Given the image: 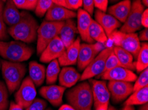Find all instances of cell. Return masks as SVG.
Here are the masks:
<instances>
[{
  "instance_id": "56",
  "label": "cell",
  "mask_w": 148,
  "mask_h": 110,
  "mask_svg": "<svg viewBox=\"0 0 148 110\" xmlns=\"http://www.w3.org/2000/svg\"><path fill=\"white\" fill-rule=\"evenodd\" d=\"M86 110H90V109H86Z\"/></svg>"
},
{
  "instance_id": "2",
  "label": "cell",
  "mask_w": 148,
  "mask_h": 110,
  "mask_svg": "<svg viewBox=\"0 0 148 110\" xmlns=\"http://www.w3.org/2000/svg\"><path fill=\"white\" fill-rule=\"evenodd\" d=\"M82 82L66 93V100L76 110L90 109L93 104L91 85L86 81Z\"/></svg>"
},
{
  "instance_id": "34",
  "label": "cell",
  "mask_w": 148,
  "mask_h": 110,
  "mask_svg": "<svg viewBox=\"0 0 148 110\" xmlns=\"http://www.w3.org/2000/svg\"><path fill=\"white\" fill-rule=\"evenodd\" d=\"M47 106V103L45 100L41 98H35L25 110H45Z\"/></svg>"
},
{
  "instance_id": "47",
  "label": "cell",
  "mask_w": 148,
  "mask_h": 110,
  "mask_svg": "<svg viewBox=\"0 0 148 110\" xmlns=\"http://www.w3.org/2000/svg\"><path fill=\"white\" fill-rule=\"evenodd\" d=\"M4 8V4L3 1L0 0V18H2V15H3V11Z\"/></svg>"
},
{
  "instance_id": "45",
  "label": "cell",
  "mask_w": 148,
  "mask_h": 110,
  "mask_svg": "<svg viewBox=\"0 0 148 110\" xmlns=\"http://www.w3.org/2000/svg\"><path fill=\"white\" fill-rule=\"evenodd\" d=\"M108 107H109V104H100L95 107V110H108Z\"/></svg>"
},
{
  "instance_id": "19",
  "label": "cell",
  "mask_w": 148,
  "mask_h": 110,
  "mask_svg": "<svg viewBox=\"0 0 148 110\" xmlns=\"http://www.w3.org/2000/svg\"><path fill=\"white\" fill-rule=\"evenodd\" d=\"M80 46V38H77L57 59L60 66H71L77 64Z\"/></svg>"
},
{
  "instance_id": "43",
  "label": "cell",
  "mask_w": 148,
  "mask_h": 110,
  "mask_svg": "<svg viewBox=\"0 0 148 110\" xmlns=\"http://www.w3.org/2000/svg\"><path fill=\"white\" fill-rule=\"evenodd\" d=\"M9 110H23V109L16 103L12 102L10 103Z\"/></svg>"
},
{
  "instance_id": "13",
  "label": "cell",
  "mask_w": 148,
  "mask_h": 110,
  "mask_svg": "<svg viewBox=\"0 0 148 110\" xmlns=\"http://www.w3.org/2000/svg\"><path fill=\"white\" fill-rule=\"evenodd\" d=\"M92 91L93 103L95 107L98 105L109 104L110 94L106 82L104 80L92 79L90 80Z\"/></svg>"
},
{
  "instance_id": "37",
  "label": "cell",
  "mask_w": 148,
  "mask_h": 110,
  "mask_svg": "<svg viewBox=\"0 0 148 110\" xmlns=\"http://www.w3.org/2000/svg\"><path fill=\"white\" fill-rule=\"evenodd\" d=\"M94 6L98 10L106 12L108 4V0H93Z\"/></svg>"
},
{
  "instance_id": "48",
  "label": "cell",
  "mask_w": 148,
  "mask_h": 110,
  "mask_svg": "<svg viewBox=\"0 0 148 110\" xmlns=\"http://www.w3.org/2000/svg\"><path fill=\"white\" fill-rule=\"evenodd\" d=\"M122 110H135L133 106H130V105H124Z\"/></svg>"
},
{
  "instance_id": "39",
  "label": "cell",
  "mask_w": 148,
  "mask_h": 110,
  "mask_svg": "<svg viewBox=\"0 0 148 110\" xmlns=\"http://www.w3.org/2000/svg\"><path fill=\"white\" fill-rule=\"evenodd\" d=\"M13 1L18 9L28 10V3L27 0H13Z\"/></svg>"
},
{
  "instance_id": "33",
  "label": "cell",
  "mask_w": 148,
  "mask_h": 110,
  "mask_svg": "<svg viewBox=\"0 0 148 110\" xmlns=\"http://www.w3.org/2000/svg\"><path fill=\"white\" fill-rule=\"evenodd\" d=\"M120 66H121L120 63L119 61V60L118 59V58L116 56V55L114 54V51H112V52L109 55V56L107 58L106 63H105L104 71H103L102 73L111 70V69L115 68V67H120Z\"/></svg>"
},
{
  "instance_id": "49",
  "label": "cell",
  "mask_w": 148,
  "mask_h": 110,
  "mask_svg": "<svg viewBox=\"0 0 148 110\" xmlns=\"http://www.w3.org/2000/svg\"><path fill=\"white\" fill-rule=\"evenodd\" d=\"M138 110H148V104L147 103L142 105V107H141Z\"/></svg>"
},
{
  "instance_id": "41",
  "label": "cell",
  "mask_w": 148,
  "mask_h": 110,
  "mask_svg": "<svg viewBox=\"0 0 148 110\" xmlns=\"http://www.w3.org/2000/svg\"><path fill=\"white\" fill-rule=\"evenodd\" d=\"M139 40L140 41L147 42L148 40V29L147 28H145L140 33L138 36Z\"/></svg>"
},
{
  "instance_id": "51",
  "label": "cell",
  "mask_w": 148,
  "mask_h": 110,
  "mask_svg": "<svg viewBox=\"0 0 148 110\" xmlns=\"http://www.w3.org/2000/svg\"><path fill=\"white\" fill-rule=\"evenodd\" d=\"M108 110H116L115 109V107H114L112 106H109L108 107Z\"/></svg>"
},
{
  "instance_id": "42",
  "label": "cell",
  "mask_w": 148,
  "mask_h": 110,
  "mask_svg": "<svg viewBox=\"0 0 148 110\" xmlns=\"http://www.w3.org/2000/svg\"><path fill=\"white\" fill-rule=\"evenodd\" d=\"M28 3V10H35L37 0H27Z\"/></svg>"
},
{
  "instance_id": "44",
  "label": "cell",
  "mask_w": 148,
  "mask_h": 110,
  "mask_svg": "<svg viewBox=\"0 0 148 110\" xmlns=\"http://www.w3.org/2000/svg\"><path fill=\"white\" fill-rule=\"evenodd\" d=\"M53 3L55 5L62 6L66 7V0H52Z\"/></svg>"
},
{
  "instance_id": "28",
  "label": "cell",
  "mask_w": 148,
  "mask_h": 110,
  "mask_svg": "<svg viewBox=\"0 0 148 110\" xmlns=\"http://www.w3.org/2000/svg\"><path fill=\"white\" fill-rule=\"evenodd\" d=\"M60 71V65L58 59H54L49 62L47 68L46 69L45 78L48 85L54 84L57 82Z\"/></svg>"
},
{
  "instance_id": "38",
  "label": "cell",
  "mask_w": 148,
  "mask_h": 110,
  "mask_svg": "<svg viewBox=\"0 0 148 110\" xmlns=\"http://www.w3.org/2000/svg\"><path fill=\"white\" fill-rule=\"evenodd\" d=\"M82 6L84 8L83 9L86 11L92 16L94 13V9H95L93 0H82Z\"/></svg>"
},
{
  "instance_id": "22",
  "label": "cell",
  "mask_w": 148,
  "mask_h": 110,
  "mask_svg": "<svg viewBox=\"0 0 148 110\" xmlns=\"http://www.w3.org/2000/svg\"><path fill=\"white\" fill-rule=\"evenodd\" d=\"M130 0H122L107 9L108 13L116 18L121 23L124 22L131 9Z\"/></svg>"
},
{
  "instance_id": "54",
  "label": "cell",
  "mask_w": 148,
  "mask_h": 110,
  "mask_svg": "<svg viewBox=\"0 0 148 110\" xmlns=\"http://www.w3.org/2000/svg\"><path fill=\"white\" fill-rule=\"evenodd\" d=\"M46 110H52L51 109H46Z\"/></svg>"
},
{
  "instance_id": "10",
  "label": "cell",
  "mask_w": 148,
  "mask_h": 110,
  "mask_svg": "<svg viewBox=\"0 0 148 110\" xmlns=\"http://www.w3.org/2000/svg\"><path fill=\"white\" fill-rule=\"evenodd\" d=\"M102 45V44L98 42L96 44H80L77 62L80 71L84 70L96 56L104 49Z\"/></svg>"
},
{
  "instance_id": "52",
  "label": "cell",
  "mask_w": 148,
  "mask_h": 110,
  "mask_svg": "<svg viewBox=\"0 0 148 110\" xmlns=\"http://www.w3.org/2000/svg\"><path fill=\"white\" fill-rule=\"evenodd\" d=\"M110 1L111 3H116V2H118L120 0H110Z\"/></svg>"
},
{
  "instance_id": "15",
  "label": "cell",
  "mask_w": 148,
  "mask_h": 110,
  "mask_svg": "<svg viewBox=\"0 0 148 110\" xmlns=\"http://www.w3.org/2000/svg\"><path fill=\"white\" fill-rule=\"evenodd\" d=\"M65 90V87L50 84L42 86L40 89L39 93L42 97H43L54 106H59L62 103V98Z\"/></svg>"
},
{
  "instance_id": "7",
  "label": "cell",
  "mask_w": 148,
  "mask_h": 110,
  "mask_svg": "<svg viewBox=\"0 0 148 110\" xmlns=\"http://www.w3.org/2000/svg\"><path fill=\"white\" fill-rule=\"evenodd\" d=\"M113 48L110 47L103 50L96 56L95 59L90 63L89 65L83 70L80 75V81H84L87 79H90L96 76H100L104 71L105 63L109 55L112 52Z\"/></svg>"
},
{
  "instance_id": "40",
  "label": "cell",
  "mask_w": 148,
  "mask_h": 110,
  "mask_svg": "<svg viewBox=\"0 0 148 110\" xmlns=\"http://www.w3.org/2000/svg\"><path fill=\"white\" fill-rule=\"evenodd\" d=\"M141 23L142 26L144 28H147L148 26V10L147 9L143 11L142 15V19H141Z\"/></svg>"
},
{
  "instance_id": "50",
  "label": "cell",
  "mask_w": 148,
  "mask_h": 110,
  "mask_svg": "<svg viewBox=\"0 0 148 110\" xmlns=\"http://www.w3.org/2000/svg\"><path fill=\"white\" fill-rule=\"evenodd\" d=\"M141 1H142V3L143 4V5L147 7V5H148V0H141Z\"/></svg>"
},
{
  "instance_id": "18",
  "label": "cell",
  "mask_w": 148,
  "mask_h": 110,
  "mask_svg": "<svg viewBox=\"0 0 148 110\" xmlns=\"http://www.w3.org/2000/svg\"><path fill=\"white\" fill-rule=\"evenodd\" d=\"M95 21L104 29L108 38L111 34L121 26V22L106 12L97 9L95 12Z\"/></svg>"
},
{
  "instance_id": "1",
  "label": "cell",
  "mask_w": 148,
  "mask_h": 110,
  "mask_svg": "<svg viewBox=\"0 0 148 110\" xmlns=\"http://www.w3.org/2000/svg\"><path fill=\"white\" fill-rule=\"evenodd\" d=\"M39 25L37 21L29 13L23 12L20 21L8 30L13 39L25 44L33 42L37 39Z\"/></svg>"
},
{
  "instance_id": "3",
  "label": "cell",
  "mask_w": 148,
  "mask_h": 110,
  "mask_svg": "<svg viewBox=\"0 0 148 110\" xmlns=\"http://www.w3.org/2000/svg\"><path fill=\"white\" fill-rule=\"evenodd\" d=\"M33 49L20 41H0V55L12 62H23L30 59Z\"/></svg>"
},
{
  "instance_id": "55",
  "label": "cell",
  "mask_w": 148,
  "mask_h": 110,
  "mask_svg": "<svg viewBox=\"0 0 148 110\" xmlns=\"http://www.w3.org/2000/svg\"><path fill=\"white\" fill-rule=\"evenodd\" d=\"M0 69H1V63H0Z\"/></svg>"
},
{
  "instance_id": "31",
  "label": "cell",
  "mask_w": 148,
  "mask_h": 110,
  "mask_svg": "<svg viewBox=\"0 0 148 110\" xmlns=\"http://www.w3.org/2000/svg\"><path fill=\"white\" fill-rule=\"evenodd\" d=\"M8 105V90L5 83L0 80V110H7Z\"/></svg>"
},
{
  "instance_id": "17",
  "label": "cell",
  "mask_w": 148,
  "mask_h": 110,
  "mask_svg": "<svg viewBox=\"0 0 148 110\" xmlns=\"http://www.w3.org/2000/svg\"><path fill=\"white\" fill-rule=\"evenodd\" d=\"M45 15V21L61 22L76 17L77 13L74 11L64 7L53 3Z\"/></svg>"
},
{
  "instance_id": "27",
  "label": "cell",
  "mask_w": 148,
  "mask_h": 110,
  "mask_svg": "<svg viewBox=\"0 0 148 110\" xmlns=\"http://www.w3.org/2000/svg\"><path fill=\"white\" fill-rule=\"evenodd\" d=\"M89 35L94 41L101 44H104L108 38L104 29L94 19H92L90 26Z\"/></svg>"
},
{
  "instance_id": "6",
  "label": "cell",
  "mask_w": 148,
  "mask_h": 110,
  "mask_svg": "<svg viewBox=\"0 0 148 110\" xmlns=\"http://www.w3.org/2000/svg\"><path fill=\"white\" fill-rule=\"evenodd\" d=\"M112 39L115 46L120 47L128 51L136 59L141 48L140 40L136 33H124L115 30L108 37Z\"/></svg>"
},
{
  "instance_id": "12",
  "label": "cell",
  "mask_w": 148,
  "mask_h": 110,
  "mask_svg": "<svg viewBox=\"0 0 148 110\" xmlns=\"http://www.w3.org/2000/svg\"><path fill=\"white\" fill-rule=\"evenodd\" d=\"M65 50L66 48L58 36L51 40L45 47L40 55L39 60L47 63L54 59H57Z\"/></svg>"
},
{
  "instance_id": "36",
  "label": "cell",
  "mask_w": 148,
  "mask_h": 110,
  "mask_svg": "<svg viewBox=\"0 0 148 110\" xmlns=\"http://www.w3.org/2000/svg\"><path fill=\"white\" fill-rule=\"evenodd\" d=\"M8 38V31L7 30L6 24L3 18H0V41Z\"/></svg>"
},
{
  "instance_id": "26",
  "label": "cell",
  "mask_w": 148,
  "mask_h": 110,
  "mask_svg": "<svg viewBox=\"0 0 148 110\" xmlns=\"http://www.w3.org/2000/svg\"><path fill=\"white\" fill-rule=\"evenodd\" d=\"M148 102V86L136 90L125 100L124 105H143Z\"/></svg>"
},
{
  "instance_id": "29",
  "label": "cell",
  "mask_w": 148,
  "mask_h": 110,
  "mask_svg": "<svg viewBox=\"0 0 148 110\" xmlns=\"http://www.w3.org/2000/svg\"><path fill=\"white\" fill-rule=\"evenodd\" d=\"M136 61V69L138 73L145 70L148 67V45L147 43L141 44V48Z\"/></svg>"
},
{
  "instance_id": "11",
  "label": "cell",
  "mask_w": 148,
  "mask_h": 110,
  "mask_svg": "<svg viewBox=\"0 0 148 110\" xmlns=\"http://www.w3.org/2000/svg\"><path fill=\"white\" fill-rule=\"evenodd\" d=\"M107 86L112 100L115 103L125 100L134 92V85L130 82L109 80Z\"/></svg>"
},
{
  "instance_id": "53",
  "label": "cell",
  "mask_w": 148,
  "mask_h": 110,
  "mask_svg": "<svg viewBox=\"0 0 148 110\" xmlns=\"http://www.w3.org/2000/svg\"><path fill=\"white\" fill-rule=\"evenodd\" d=\"M1 1H3V2H5V1H7V0H1Z\"/></svg>"
},
{
  "instance_id": "5",
  "label": "cell",
  "mask_w": 148,
  "mask_h": 110,
  "mask_svg": "<svg viewBox=\"0 0 148 110\" xmlns=\"http://www.w3.org/2000/svg\"><path fill=\"white\" fill-rule=\"evenodd\" d=\"M64 21L56 22L45 21L39 26L37 30V53L41 55L42 51L49 42L59 36V32L63 26Z\"/></svg>"
},
{
  "instance_id": "25",
  "label": "cell",
  "mask_w": 148,
  "mask_h": 110,
  "mask_svg": "<svg viewBox=\"0 0 148 110\" xmlns=\"http://www.w3.org/2000/svg\"><path fill=\"white\" fill-rule=\"evenodd\" d=\"M113 51L120 61L121 66L132 71L136 69V62L134 61V58L130 53L118 46H114Z\"/></svg>"
},
{
  "instance_id": "21",
  "label": "cell",
  "mask_w": 148,
  "mask_h": 110,
  "mask_svg": "<svg viewBox=\"0 0 148 110\" xmlns=\"http://www.w3.org/2000/svg\"><path fill=\"white\" fill-rule=\"evenodd\" d=\"M22 15L23 12H20L19 9L13 3V0H7L2 15V18L5 24L10 27L15 25L21 20Z\"/></svg>"
},
{
  "instance_id": "24",
  "label": "cell",
  "mask_w": 148,
  "mask_h": 110,
  "mask_svg": "<svg viewBox=\"0 0 148 110\" xmlns=\"http://www.w3.org/2000/svg\"><path fill=\"white\" fill-rule=\"evenodd\" d=\"M29 77L36 86H40L45 79L46 68L43 65L32 61L29 63Z\"/></svg>"
},
{
  "instance_id": "23",
  "label": "cell",
  "mask_w": 148,
  "mask_h": 110,
  "mask_svg": "<svg viewBox=\"0 0 148 110\" xmlns=\"http://www.w3.org/2000/svg\"><path fill=\"white\" fill-rule=\"evenodd\" d=\"M80 74L73 67L65 66L60 71L59 80L60 86L71 88L80 80Z\"/></svg>"
},
{
  "instance_id": "35",
  "label": "cell",
  "mask_w": 148,
  "mask_h": 110,
  "mask_svg": "<svg viewBox=\"0 0 148 110\" xmlns=\"http://www.w3.org/2000/svg\"><path fill=\"white\" fill-rule=\"evenodd\" d=\"M82 6V0H66V8L70 10H78Z\"/></svg>"
},
{
  "instance_id": "30",
  "label": "cell",
  "mask_w": 148,
  "mask_h": 110,
  "mask_svg": "<svg viewBox=\"0 0 148 110\" xmlns=\"http://www.w3.org/2000/svg\"><path fill=\"white\" fill-rule=\"evenodd\" d=\"M53 4L52 0H37L35 11L37 17H42Z\"/></svg>"
},
{
  "instance_id": "46",
  "label": "cell",
  "mask_w": 148,
  "mask_h": 110,
  "mask_svg": "<svg viewBox=\"0 0 148 110\" xmlns=\"http://www.w3.org/2000/svg\"><path fill=\"white\" fill-rule=\"evenodd\" d=\"M59 110H76V109L75 108H73V107L70 105L64 104V105H62L61 107H60Z\"/></svg>"
},
{
  "instance_id": "9",
  "label": "cell",
  "mask_w": 148,
  "mask_h": 110,
  "mask_svg": "<svg viewBox=\"0 0 148 110\" xmlns=\"http://www.w3.org/2000/svg\"><path fill=\"white\" fill-rule=\"evenodd\" d=\"M36 95L35 85L30 77H27L23 80L15 94V103L23 109H25L35 99Z\"/></svg>"
},
{
  "instance_id": "16",
  "label": "cell",
  "mask_w": 148,
  "mask_h": 110,
  "mask_svg": "<svg viewBox=\"0 0 148 110\" xmlns=\"http://www.w3.org/2000/svg\"><path fill=\"white\" fill-rule=\"evenodd\" d=\"M77 30L83 41L88 42V44H93L95 42L89 35V28L92 21L91 15L80 8L77 13Z\"/></svg>"
},
{
  "instance_id": "32",
  "label": "cell",
  "mask_w": 148,
  "mask_h": 110,
  "mask_svg": "<svg viewBox=\"0 0 148 110\" xmlns=\"http://www.w3.org/2000/svg\"><path fill=\"white\" fill-rule=\"evenodd\" d=\"M136 82L134 85V92L141 88L148 86V69H145L140 73L138 78L135 80Z\"/></svg>"
},
{
  "instance_id": "20",
  "label": "cell",
  "mask_w": 148,
  "mask_h": 110,
  "mask_svg": "<svg viewBox=\"0 0 148 110\" xmlns=\"http://www.w3.org/2000/svg\"><path fill=\"white\" fill-rule=\"evenodd\" d=\"M78 33L77 24L75 21L73 19H69L64 21L59 32V37L64 47L67 48L75 42V37Z\"/></svg>"
},
{
  "instance_id": "8",
  "label": "cell",
  "mask_w": 148,
  "mask_h": 110,
  "mask_svg": "<svg viewBox=\"0 0 148 110\" xmlns=\"http://www.w3.org/2000/svg\"><path fill=\"white\" fill-rule=\"evenodd\" d=\"M145 10L144 5L141 0H134L131 5V9L128 16L121 26V32L124 33H134L142 28V15Z\"/></svg>"
},
{
  "instance_id": "14",
  "label": "cell",
  "mask_w": 148,
  "mask_h": 110,
  "mask_svg": "<svg viewBox=\"0 0 148 110\" xmlns=\"http://www.w3.org/2000/svg\"><path fill=\"white\" fill-rule=\"evenodd\" d=\"M102 79L105 80H116L132 82L137 79V76L133 71L123 67H115L105 72L100 75Z\"/></svg>"
},
{
  "instance_id": "4",
  "label": "cell",
  "mask_w": 148,
  "mask_h": 110,
  "mask_svg": "<svg viewBox=\"0 0 148 110\" xmlns=\"http://www.w3.org/2000/svg\"><path fill=\"white\" fill-rule=\"evenodd\" d=\"M1 73L5 85L10 93L14 92L19 88L25 75V65L19 62H12L7 60L1 63Z\"/></svg>"
}]
</instances>
